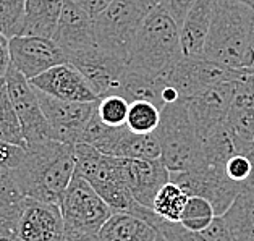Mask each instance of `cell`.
Listing matches in <instances>:
<instances>
[{
  "label": "cell",
  "mask_w": 254,
  "mask_h": 241,
  "mask_svg": "<svg viewBox=\"0 0 254 241\" xmlns=\"http://www.w3.org/2000/svg\"><path fill=\"white\" fill-rule=\"evenodd\" d=\"M11 65L28 79L42 75L51 68L66 63L68 57L54 39L39 36H15L10 39Z\"/></svg>",
  "instance_id": "4fadbf2b"
},
{
  "label": "cell",
  "mask_w": 254,
  "mask_h": 241,
  "mask_svg": "<svg viewBox=\"0 0 254 241\" xmlns=\"http://www.w3.org/2000/svg\"><path fill=\"white\" fill-rule=\"evenodd\" d=\"M164 89L165 81L160 73L157 75V73H147L127 68L117 94L123 96L129 104L136 101H147L162 110L165 106L162 97Z\"/></svg>",
  "instance_id": "44dd1931"
},
{
  "label": "cell",
  "mask_w": 254,
  "mask_h": 241,
  "mask_svg": "<svg viewBox=\"0 0 254 241\" xmlns=\"http://www.w3.org/2000/svg\"><path fill=\"white\" fill-rule=\"evenodd\" d=\"M194 2L196 0H160L157 7L165 10L178 24H182Z\"/></svg>",
  "instance_id": "e575fe53"
},
{
  "label": "cell",
  "mask_w": 254,
  "mask_h": 241,
  "mask_svg": "<svg viewBox=\"0 0 254 241\" xmlns=\"http://www.w3.org/2000/svg\"><path fill=\"white\" fill-rule=\"evenodd\" d=\"M214 11V0H196L180 24V46L183 57L202 59Z\"/></svg>",
  "instance_id": "ffe728a7"
},
{
  "label": "cell",
  "mask_w": 254,
  "mask_h": 241,
  "mask_svg": "<svg viewBox=\"0 0 254 241\" xmlns=\"http://www.w3.org/2000/svg\"><path fill=\"white\" fill-rule=\"evenodd\" d=\"M241 71L243 76L237 81L233 104L225 123L238 141L240 154L246 144L254 141V75L245 70Z\"/></svg>",
  "instance_id": "d6986e66"
},
{
  "label": "cell",
  "mask_w": 254,
  "mask_h": 241,
  "mask_svg": "<svg viewBox=\"0 0 254 241\" xmlns=\"http://www.w3.org/2000/svg\"><path fill=\"white\" fill-rule=\"evenodd\" d=\"M154 227L169 241H233L222 217H215L212 224L201 232H191L180 222H170L162 217L157 219Z\"/></svg>",
  "instance_id": "484cf974"
},
{
  "label": "cell",
  "mask_w": 254,
  "mask_h": 241,
  "mask_svg": "<svg viewBox=\"0 0 254 241\" xmlns=\"http://www.w3.org/2000/svg\"><path fill=\"white\" fill-rule=\"evenodd\" d=\"M0 141L8 144L26 146L21 121L11 104L5 81H0Z\"/></svg>",
  "instance_id": "4316f807"
},
{
  "label": "cell",
  "mask_w": 254,
  "mask_h": 241,
  "mask_svg": "<svg viewBox=\"0 0 254 241\" xmlns=\"http://www.w3.org/2000/svg\"><path fill=\"white\" fill-rule=\"evenodd\" d=\"M75 2L92 18V20H96L114 0H75Z\"/></svg>",
  "instance_id": "8d00e7d4"
},
{
  "label": "cell",
  "mask_w": 254,
  "mask_h": 241,
  "mask_svg": "<svg viewBox=\"0 0 254 241\" xmlns=\"http://www.w3.org/2000/svg\"><path fill=\"white\" fill-rule=\"evenodd\" d=\"M5 83H7V91L11 99V104H13L18 119L21 121L26 144L54 141L52 126L44 112H42L38 92H36L29 79L11 65L7 73V78H5Z\"/></svg>",
  "instance_id": "9c48e42d"
},
{
  "label": "cell",
  "mask_w": 254,
  "mask_h": 241,
  "mask_svg": "<svg viewBox=\"0 0 254 241\" xmlns=\"http://www.w3.org/2000/svg\"><path fill=\"white\" fill-rule=\"evenodd\" d=\"M240 3H243V5H246L248 8H251L253 11H254V0H238Z\"/></svg>",
  "instance_id": "60d3db41"
},
{
  "label": "cell",
  "mask_w": 254,
  "mask_h": 241,
  "mask_svg": "<svg viewBox=\"0 0 254 241\" xmlns=\"http://www.w3.org/2000/svg\"><path fill=\"white\" fill-rule=\"evenodd\" d=\"M254 11L238 0H214V11L202 59L233 70L254 66Z\"/></svg>",
  "instance_id": "7a4b0ae2"
},
{
  "label": "cell",
  "mask_w": 254,
  "mask_h": 241,
  "mask_svg": "<svg viewBox=\"0 0 254 241\" xmlns=\"http://www.w3.org/2000/svg\"><path fill=\"white\" fill-rule=\"evenodd\" d=\"M76 172L75 146L44 141L26 144L23 162L13 169L26 197L60 204Z\"/></svg>",
  "instance_id": "6da1fadb"
},
{
  "label": "cell",
  "mask_w": 254,
  "mask_h": 241,
  "mask_svg": "<svg viewBox=\"0 0 254 241\" xmlns=\"http://www.w3.org/2000/svg\"><path fill=\"white\" fill-rule=\"evenodd\" d=\"M156 241H169V240H167L162 233H159V235H157V238H156Z\"/></svg>",
  "instance_id": "7bdbcfd3"
},
{
  "label": "cell",
  "mask_w": 254,
  "mask_h": 241,
  "mask_svg": "<svg viewBox=\"0 0 254 241\" xmlns=\"http://www.w3.org/2000/svg\"><path fill=\"white\" fill-rule=\"evenodd\" d=\"M237 81L214 84L188 101L190 119L202 139L225 126L237 91Z\"/></svg>",
  "instance_id": "8fae6325"
},
{
  "label": "cell",
  "mask_w": 254,
  "mask_h": 241,
  "mask_svg": "<svg viewBox=\"0 0 254 241\" xmlns=\"http://www.w3.org/2000/svg\"><path fill=\"white\" fill-rule=\"evenodd\" d=\"M65 0H26V16L20 36L52 39Z\"/></svg>",
  "instance_id": "603a6c76"
},
{
  "label": "cell",
  "mask_w": 254,
  "mask_h": 241,
  "mask_svg": "<svg viewBox=\"0 0 254 241\" xmlns=\"http://www.w3.org/2000/svg\"><path fill=\"white\" fill-rule=\"evenodd\" d=\"M68 61L83 73L99 99L119 92L122 78L128 68L127 61L117 59L99 46L68 55Z\"/></svg>",
  "instance_id": "7c38bea8"
},
{
  "label": "cell",
  "mask_w": 254,
  "mask_h": 241,
  "mask_svg": "<svg viewBox=\"0 0 254 241\" xmlns=\"http://www.w3.org/2000/svg\"><path fill=\"white\" fill-rule=\"evenodd\" d=\"M160 119H162V110L157 106L147 101H136L129 104L127 126L139 134L156 133Z\"/></svg>",
  "instance_id": "f1b7e54d"
},
{
  "label": "cell",
  "mask_w": 254,
  "mask_h": 241,
  "mask_svg": "<svg viewBox=\"0 0 254 241\" xmlns=\"http://www.w3.org/2000/svg\"><path fill=\"white\" fill-rule=\"evenodd\" d=\"M170 181L182 186L188 196H201L207 199L212 204L217 217H222L245 189L243 184L227 177L225 167H202L188 172H173L170 174Z\"/></svg>",
  "instance_id": "ba28073f"
},
{
  "label": "cell",
  "mask_w": 254,
  "mask_h": 241,
  "mask_svg": "<svg viewBox=\"0 0 254 241\" xmlns=\"http://www.w3.org/2000/svg\"><path fill=\"white\" fill-rule=\"evenodd\" d=\"M26 196L13 170H0V230L16 233V224Z\"/></svg>",
  "instance_id": "cb8c5ba5"
},
{
  "label": "cell",
  "mask_w": 254,
  "mask_h": 241,
  "mask_svg": "<svg viewBox=\"0 0 254 241\" xmlns=\"http://www.w3.org/2000/svg\"><path fill=\"white\" fill-rule=\"evenodd\" d=\"M21 241H64L65 222L60 206L26 197L16 224Z\"/></svg>",
  "instance_id": "5bb4252c"
},
{
  "label": "cell",
  "mask_w": 254,
  "mask_h": 241,
  "mask_svg": "<svg viewBox=\"0 0 254 241\" xmlns=\"http://www.w3.org/2000/svg\"><path fill=\"white\" fill-rule=\"evenodd\" d=\"M225 174L228 178H232L233 181H237L240 184H243L245 188H248L251 184L253 178V164L248 156L245 154H235L225 164Z\"/></svg>",
  "instance_id": "d6a6232c"
},
{
  "label": "cell",
  "mask_w": 254,
  "mask_h": 241,
  "mask_svg": "<svg viewBox=\"0 0 254 241\" xmlns=\"http://www.w3.org/2000/svg\"><path fill=\"white\" fill-rule=\"evenodd\" d=\"M144 2H146L147 5H149L151 8H156L157 5H159V2H160V0H144Z\"/></svg>",
  "instance_id": "b9f144b4"
},
{
  "label": "cell",
  "mask_w": 254,
  "mask_h": 241,
  "mask_svg": "<svg viewBox=\"0 0 254 241\" xmlns=\"http://www.w3.org/2000/svg\"><path fill=\"white\" fill-rule=\"evenodd\" d=\"M36 89L64 101L94 102L99 101L94 89L78 68L66 61L44 71L42 75L29 79Z\"/></svg>",
  "instance_id": "e0dca14e"
},
{
  "label": "cell",
  "mask_w": 254,
  "mask_h": 241,
  "mask_svg": "<svg viewBox=\"0 0 254 241\" xmlns=\"http://www.w3.org/2000/svg\"><path fill=\"white\" fill-rule=\"evenodd\" d=\"M250 189H251V191H253V193H254V186H253V188H250Z\"/></svg>",
  "instance_id": "bcb514c9"
},
{
  "label": "cell",
  "mask_w": 254,
  "mask_h": 241,
  "mask_svg": "<svg viewBox=\"0 0 254 241\" xmlns=\"http://www.w3.org/2000/svg\"><path fill=\"white\" fill-rule=\"evenodd\" d=\"M188 197L190 196L182 186H178L173 181H169L160 188V191L154 197L151 209L165 220L180 222L183 209L188 202Z\"/></svg>",
  "instance_id": "83f0119b"
},
{
  "label": "cell",
  "mask_w": 254,
  "mask_h": 241,
  "mask_svg": "<svg viewBox=\"0 0 254 241\" xmlns=\"http://www.w3.org/2000/svg\"><path fill=\"white\" fill-rule=\"evenodd\" d=\"M151 10L144 0H114L94 20L97 46L128 65L134 38Z\"/></svg>",
  "instance_id": "5b68a950"
},
{
  "label": "cell",
  "mask_w": 254,
  "mask_h": 241,
  "mask_svg": "<svg viewBox=\"0 0 254 241\" xmlns=\"http://www.w3.org/2000/svg\"><path fill=\"white\" fill-rule=\"evenodd\" d=\"M241 154H245V156L250 157L251 164H253V178H251V184L248 186V188H253L254 186V141H253V143H250V144H246L245 149L241 151Z\"/></svg>",
  "instance_id": "f35d334b"
},
{
  "label": "cell",
  "mask_w": 254,
  "mask_h": 241,
  "mask_svg": "<svg viewBox=\"0 0 254 241\" xmlns=\"http://www.w3.org/2000/svg\"><path fill=\"white\" fill-rule=\"evenodd\" d=\"M10 68H11L10 39L0 33V81H5Z\"/></svg>",
  "instance_id": "d590c367"
},
{
  "label": "cell",
  "mask_w": 254,
  "mask_h": 241,
  "mask_svg": "<svg viewBox=\"0 0 254 241\" xmlns=\"http://www.w3.org/2000/svg\"><path fill=\"white\" fill-rule=\"evenodd\" d=\"M36 89V88H34ZM42 107L52 126V139L59 143L76 146L81 143V136L92 114L96 112L97 101L94 102H75L64 101L36 89Z\"/></svg>",
  "instance_id": "30bf717a"
},
{
  "label": "cell",
  "mask_w": 254,
  "mask_h": 241,
  "mask_svg": "<svg viewBox=\"0 0 254 241\" xmlns=\"http://www.w3.org/2000/svg\"><path fill=\"white\" fill-rule=\"evenodd\" d=\"M97 114L109 126H125L128 119L129 102L120 94L104 96L97 101Z\"/></svg>",
  "instance_id": "1f68e13d"
},
{
  "label": "cell",
  "mask_w": 254,
  "mask_h": 241,
  "mask_svg": "<svg viewBox=\"0 0 254 241\" xmlns=\"http://www.w3.org/2000/svg\"><path fill=\"white\" fill-rule=\"evenodd\" d=\"M24 154H26V146L8 144L0 141V170L16 169L23 162Z\"/></svg>",
  "instance_id": "836d02e7"
},
{
  "label": "cell",
  "mask_w": 254,
  "mask_h": 241,
  "mask_svg": "<svg viewBox=\"0 0 254 241\" xmlns=\"http://www.w3.org/2000/svg\"><path fill=\"white\" fill-rule=\"evenodd\" d=\"M0 241H21V240L18 238V235L13 232L0 230Z\"/></svg>",
  "instance_id": "ab89813d"
},
{
  "label": "cell",
  "mask_w": 254,
  "mask_h": 241,
  "mask_svg": "<svg viewBox=\"0 0 254 241\" xmlns=\"http://www.w3.org/2000/svg\"><path fill=\"white\" fill-rule=\"evenodd\" d=\"M233 241H254V193L245 188L222 215Z\"/></svg>",
  "instance_id": "d4e9b609"
},
{
  "label": "cell",
  "mask_w": 254,
  "mask_h": 241,
  "mask_svg": "<svg viewBox=\"0 0 254 241\" xmlns=\"http://www.w3.org/2000/svg\"><path fill=\"white\" fill-rule=\"evenodd\" d=\"M160 75L167 86L178 92L182 101L188 102L210 86L224 81H237L243 76V71L214 63L206 59H188L182 55Z\"/></svg>",
  "instance_id": "52a82bcc"
},
{
  "label": "cell",
  "mask_w": 254,
  "mask_h": 241,
  "mask_svg": "<svg viewBox=\"0 0 254 241\" xmlns=\"http://www.w3.org/2000/svg\"><path fill=\"white\" fill-rule=\"evenodd\" d=\"M217 217L215 211L207 199L201 196H190L183 214L180 217V224L191 232H201L207 228Z\"/></svg>",
  "instance_id": "f546056e"
},
{
  "label": "cell",
  "mask_w": 254,
  "mask_h": 241,
  "mask_svg": "<svg viewBox=\"0 0 254 241\" xmlns=\"http://www.w3.org/2000/svg\"><path fill=\"white\" fill-rule=\"evenodd\" d=\"M122 180L141 206L152 207L154 197L165 183L170 181V170L162 159L142 160L119 157Z\"/></svg>",
  "instance_id": "9a60e30c"
},
{
  "label": "cell",
  "mask_w": 254,
  "mask_h": 241,
  "mask_svg": "<svg viewBox=\"0 0 254 241\" xmlns=\"http://www.w3.org/2000/svg\"><path fill=\"white\" fill-rule=\"evenodd\" d=\"M97 149L107 156L123 159L156 160L162 157V149L156 133L139 134L131 131L127 125L115 126Z\"/></svg>",
  "instance_id": "ac0fdd59"
},
{
  "label": "cell",
  "mask_w": 254,
  "mask_h": 241,
  "mask_svg": "<svg viewBox=\"0 0 254 241\" xmlns=\"http://www.w3.org/2000/svg\"><path fill=\"white\" fill-rule=\"evenodd\" d=\"M64 241H99V237H97V235L73 233V235H65Z\"/></svg>",
  "instance_id": "74e56055"
},
{
  "label": "cell",
  "mask_w": 254,
  "mask_h": 241,
  "mask_svg": "<svg viewBox=\"0 0 254 241\" xmlns=\"http://www.w3.org/2000/svg\"><path fill=\"white\" fill-rule=\"evenodd\" d=\"M59 206L65 222V235H97L114 214L102 196L78 172L73 175Z\"/></svg>",
  "instance_id": "8992f818"
},
{
  "label": "cell",
  "mask_w": 254,
  "mask_h": 241,
  "mask_svg": "<svg viewBox=\"0 0 254 241\" xmlns=\"http://www.w3.org/2000/svg\"><path fill=\"white\" fill-rule=\"evenodd\" d=\"M26 16V0H0V33L8 39L20 36Z\"/></svg>",
  "instance_id": "4dcf8cb0"
},
{
  "label": "cell",
  "mask_w": 254,
  "mask_h": 241,
  "mask_svg": "<svg viewBox=\"0 0 254 241\" xmlns=\"http://www.w3.org/2000/svg\"><path fill=\"white\" fill-rule=\"evenodd\" d=\"M180 24L160 7L144 18L129 51L128 68L162 73L182 57Z\"/></svg>",
  "instance_id": "277c9868"
},
{
  "label": "cell",
  "mask_w": 254,
  "mask_h": 241,
  "mask_svg": "<svg viewBox=\"0 0 254 241\" xmlns=\"http://www.w3.org/2000/svg\"><path fill=\"white\" fill-rule=\"evenodd\" d=\"M245 71H248V73H253V75H254V66H253V68H248V70H245Z\"/></svg>",
  "instance_id": "f6af8a7d"
},
{
  "label": "cell",
  "mask_w": 254,
  "mask_h": 241,
  "mask_svg": "<svg viewBox=\"0 0 254 241\" xmlns=\"http://www.w3.org/2000/svg\"><path fill=\"white\" fill-rule=\"evenodd\" d=\"M52 39L66 54V57L94 47L97 46L94 20L75 0H65Z\"/></svg>",
  "instance_id": "2e32d148"
},
{
  "label": "cell",
  "mask_w": 254,
  "mask_h": 241,
  "mask_svg": "<svg viewBox=\"0 0 254 241\" xmlns=\"http://www.w3.org/2000/svg\"><path fill=\"white\" fill-rule=\"evenodd\" d=\"M157 228L138 215L115 212L99 230V241H156Z\"/></svg>",
  "instance_id": "7402d4cb"
},
{
  "label": "cell",
  "mask_w": 254,
  "mask_h": 241,
  "mask_svg": "<svg viewBox=\"0 0 254 241\" xmlns=\"http://www.w3.org/2000/svg\"><path fill=\"white\" fill-rule=\"evenodd\" d=\"M156 134L162 149L160 159L170 174L206 167L204 139L190 119L187 101H177L164 106Z\"/></svg>",
  "instance_id": "3957f363"
},
{
  "label": "cell",
  "mask_w": 254,
  "mask_h": 241,
  "mask_svg": "<svg viewBox=\"0 0 254 241\" xmlns=\"http://www.w3.org/2000/svg\"><path fill=\"white\" fill-rule=\"evenodd\" d=\"M253 52H254V20H253Z\"/></svg>",
  "instance_id": "ee69618b"
}]
</instances>
